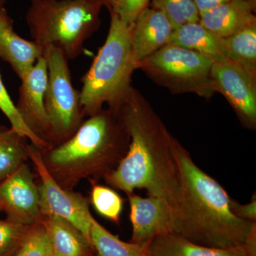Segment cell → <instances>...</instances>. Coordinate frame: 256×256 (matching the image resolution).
Masks as SVG:
<instances>
[{"label": "cell", "mask_w": 256, "mask_h": 256, "mask_svg": "<svg viewBox=\"0 0 256 256\" xmlns=\"http://www.w3.org/2000/svg\"><path fill=\"white\" fill-rule=\"evenodd\" d=\"M130 141L127 153L108 174L111 188L130 194L144 190L174 206L181 190L174 138L139 90L132 87L118 111Z\"/></svg>", "instance_id": "6da1fadb"}, {"label": "cell", "mask_w": 256, "mask_h": 256, "mask_svg": "<svg viewBox=\"0 0 256 256\" xmlns=\"http://www.w3.org/2000/svg\"><path fill=\"white\" fill-rule=\"evenodd\" d=\"M174 144L181 190L173 207L171 234L197 245L256 256V222L234 215L226 190L194 162L176 138Z\"/></svg>", "instance_id": "7a4b0ae2"}, {"label": "cell", "mask_w": 256, "mask_h": 256, "mask_svg": "<svg viewBox=\"0 0 256 256\" xmlns=\"http://www.w3.org/2000/svg\"><path fill=\"white\" fill-rule=\"evenodd\" d=\"M130 138L118 112L108 108L84 120L70 139L41 150L47 170L60 186L74 190L82 180L110 174L127 153Z\"/></svg>", "instance_id": "3957f363"}, {"label": "cell", "mask_w": 256, "mask_h": 256, "mask_svg": "<svg viewBox=\"0 0 256 256\" xmlns=\"http://www.w3.org/2000/svg\"><path fill=\"white\" fill-rule=\"evenodd\" d=\"M106 42L82 78L80 100L84 116L98 114L106 104L117 112L132 88L137 69L133 58L131 28L114 12Z\"/></svg>", "instance_id": "277c9868"}, {"label": "cell", "mask_w": 256, "mask_h": 256, "mask_svg": "<svg viewBox=\"0 0 256 256\" xmlns=\"http://www.w3.org/2000/svg\"><path fill=\"white\" fill-rule=\"evenodd\" d=\"M102 8L96 0H31L26 22L32 40L44 50L55 47L74 60L98 30Z\"/></svg>", "instance_id": "5b68a950"}, {"label": "cell", "mask_w": 256, "mask_h": 256, "mask_svg": "<svg viewBox=\"0 0 256 256\" xmlns=\"http://www.w3.org/2000/svg\"><path fill=\"white\" fill-rule=\"evenodd\" d=\"M213 64L206 56L168 44L141 62L138 68L174 94L192 92L208 99L216 92L210 79Z\"/></svg>", "instance_id": "8992f818"}, {"label": "cell", "mask_w": 256, "mask_h": 256, "mask_svg": "<svg viewBox=\"0 0 256 256\" xmlns=\"http://www.w3.org/2000/svg\"><path fill=\"white\" fill-rule=\"evenodd\" d=\"M44 57L48 68L44 105L50 128V144L53 146L70 139L85 116L80 105V92L72 84L68 58L53 46L45 48Z\"/></svg>", "instance_id": "52a82bcc"}, {"label": "cell", "mask_w": 256, "mask_h": 256, "mask_svg": "<svg viewBox=\"0 0 256 256\" xmlns=\"http://www.w3.org/2000/svg\"><path fill=\"white\" fill-rule=\"evenodd\" d=\"M28 160L40 178L38 190L42 216H57L78 228L92 244L90 228L92 216L88 200L80 193L62 188L52 176L42 158L41 149L28 144Z\"/></svg>", "instance_id": "ba28073f"}, {"label": "cell", "mask_w": 256, "mask_h": 256, "mask_svg": "<svg viewBox=\"0 0 256 256\" xmlns=\"http://www.w3.org/2000/svg\"><path fill=\"white\" fill-rule=\"evenodd\" d=\"M210 79L216 92L228 101L242 126L256 128V76L236 62L227 58L214 62Z\"/></svg>", "instance_id": "9c48e42d"}, {"label": "cell", "mask_w": 256, "mask_h": 256, "mask_svg": "<svg viewBox=\"0 0 256 256\" xmlns=\"http://www.w3.org/2000/svg\"><path fill=\"white\" fill-rule=\"evenodd\" d=\"M0 212L8 220L25 226L41 222L40 190L28 163L0 182Z\"/></svg>", "instance_id": "30bf717a"}, {"label": "cell", "mask_w": 256, "mask_h": 256, "mask_svg": "<svg viewBox=\"0 0 256 256\" xmlns=\"http://www.w3.org/2000/svg\"><path fill=\"white\" fill-rule=\"evenodd\" d=\"M21 82L16 110L28 129L50 144V128L44 105L48 68L44 55Z\"/></svg>", "instance_id": "8fae6325"}, {"label": "cell", "mask_w": 256, "mask_h": 256, "mask_svg": "<svg viewBox=\"0 0 256 256\" xmlns=\"http://www.w3.org/2000/svg\"><path fill=\"white\" fill-rule=\"evenodd\" d=\"M127 196L132 224L131 242L148 248L158 236L171 233L173 208L168 202L158 197H142L134 193Z\"/></svg>", "instance_id": "7c38bea8"}, {"label": "cell", "mask_w": 256, "mask_h": 256, "mask_svg": "<svg viewBox=\"0 0 256 256\" xmlns=\"http://www.w3.org/2000/svg\"><path fill=\"white\" fill-rule=\"evenodd\" d=\"M173 28L161 12L148 6L131 28L132 54L137 68L141 62L169 43Z\"/></svg>", "instance_id": "4fadbf2b"}, {"label": "cell", "mask_w": 256, "mask_h": 256, "mask_svg": "<svg viewBox=\"0 0 256 256\" xmlns=\"http://www.w3.org/2000/svg\"><path fill=\"white\" fill-rule=\"evenodd\" d=\"M44 52L33 40L20 36L6 10L0 8V58L11 66L20 80L28 76Z\"/></svg>", "instance_id": "5bb4252c"}, {"label": "cell", "mask_w": 256, "mask_h": 256, "mask_svg": "<svg viewBox=\"0 0 256 256\" xmlns=\"http://www.w3.org/2000/svg\"><path fill=\"white\" fill-rule=\"evenodd\" d=\"M256 1L233 0L200 14V22L222 38H226L256 22Z\"/></svg>", "instance_id": "9a60e30c"}, {"label": "cell", "mask_w": 256, "mask_h": 256, "mask_svg": "<svg viewBox=\"0 0 256 256\" xmlns=\"http://www.w3.org/2000/svg\"><path fill=\"white\" fill-rule=\"evenodd\" d=\"M40 222L48 234L54 256H96L90 242L73 224L50 216H44Z\"/></svg>", "instance_id": "2e32d148"}, {"label": "cell", "mask_w": 256, "mask_h": 256, "mask_svg": "<svg viewBox=\"0 0 256 256\" xmlns=\"http://www.w3.org/2000/svg\"><path fill=\"white\" fill-rule=\"evenodd\" d=\"M194 50L214 62L226 60L224 38L218 36L200 22L186 24L173 30L169 43Z\"/></svg>", "instance_id": "e0dca14e"}, {"label": "cell", "mask_w": 256, "mask_h": 256, "mask_svg": "<svg viewBox=\"0 0 256 256\" xmlns=\"http://www.w3.org/2000/svg\"><path fill=\"white\" fill-rule=\"evenodd\" d=\"M149 256H249L244 252L197 245L174 234L156 236L148 246Z\"/></svg>", "instance_id": "ac0fdd59"}, {"label": "cell", "mask_w": 256, "mask_h": 256, "mask_svg": "<svg viewBox=\"0 0 256 256\" xmlns=\"http://www.w3.org/2000/svg\"><path fill=\"white\" fill-rule=\"evenodd\" d=\"M226 54L256 76V22L224 38Z\"/></svg>", "instance_id": "d6986e66"}, {"label": "cell", "mask_w": 256, "mask_h": 256, "mask_svg": "<svg viewBox=\"0 0 256 256\" xmlns=\"http://www.w3.org/2000/svg\"><path fill=\"white\" fill-rule=\"evenodd\" d=\"M26 140L12 128L0 126V182L28 162Z\"/></svg>", "instance_id": "ffe728a7"}, {"label": "cell", "mask_w": 256, "mask_h": 256, "mask_svg": "<svg viewBox=\"0 0 256 256\" xmlns=\"http://www.w3.org/2000/svg\"><path fill=\"white\" fill-rule=\"evenodd\" d=\"M90 240L96 256H149L148 248L124 242L92 218Z\"/></svg>", "instance_id": "44dd1931"}, {"label": "cell", "mask_w": 256, "mask_h": 256, "mask_svg": "<svg viewBox=\"0 0 256 256\" xmlns=\"http://www.w3.org/2000/svg\"><path fill=\"white\" fill-rule=\"evenodd\" d=\"M90 202L96 212L114 223L119 224L124 210V200L114 188L90 180Z\"/></svg>", "instance_id": "7402d4cb"}, {"label": "cell", "mask_w": 256, "mask_h": 256, "mask_svg": "<svg viewBox=\"0 0 256 256\" xmlns=\"http://www.w3.org/2000/svg\"><path fill=\"white\" fill-rule=\"evenodd\" d=\"M151 8L159 10L173 28L200 22V14L194 0H151Z\"/></svg>", "instance_id": "603a6c76"}, {"label": "cell", "mask_w": 256, "mask_h": 256, "mask_svg": "<svg viewBox=\"0 0 256 256\" xmlns=\"http://www.w3.org/2000/svg\"><path fill=\"white\" fill-rule=\"evenodd\" d=\"M0 110L6 116L11 124V128L18 134L28 139L34 146L41 150L50 148V144L46 141L38 138L34 133L32 132L26 124L24 122L21 116L16 108V106L10 98L8 90L5 88L2 79L0 75Z\"/></svg>", "instance_id": "cb8c5ba5"}, {"label": "cell", "mask_w": 256, "mask_h": 256, "mask_svg": "<svg viewBox=\"0 0 256 256\" xmlns=\"http://www.w3.org/2000/svg\"><path fill=\"white\" fill-rule=\"evenodd\" d=\"M14 256H54L50 238L41 222L30 226Z\"/></svg>", "instance_id": "d4e9b609"}, {"label": "cell", "mask_w": 256, "mask_h": 256, "mask_svg": "<svg viewBox=\"0 0 256 256\" xmlns=\"http://www.w3.org/2000/svg\"><path fill=\"white\" fill-rule=\"evenodd\" d=\"M30 226L0 220V256H14Z\"/></svg>", "instance_id": "484cf974"}, {"label": "cell", "mask_w": 256, "mask_h": 256, "mask_svg": "<svg viewBox=\"0 0 256 256\" xmlns=\"http://www.w3.org/2000/svg\"><path fill=\"white\" fill-rule=\"evenodd\" d=\"M151 0H116L110 12L117 14L124 23L132 26L138 15L149 6Z\"/></svg>", "instance_id": "4316f807"}, {"label": "cell", "mask_w": 256, "mask_h": 256, "mask_svg": "<svg viewBox=\"0 0 256 256\" xmlns=\"http://www.w3.org/2000/svg\"><path fill=\"white\" fill-rule=\"evenodd\" d=\"M230 210L234 214L239 218L256 222V194H252V200L249 203L242 204L232 198L230 200Z\"/></svg>", "instance_id": "83f0119b"}, {"label": "cell", "mask_w": 256, "mask_h": 256, "mask_svg": "<svg viewBox=\"0 0 256 256\" xmlns=\"http://www.w3.org/2000/svg\"><path fill=\"white\" fill-rule=\"evenodd\" d=\"M230 1H233V0H194V2L198 8L200 14H201L207 10ZM254 1H256V0H254Z\"/></svg>", "instance_id": "f1b7e54d"}, {"label": "cell", "mask_w": 256, "mask_h": 256, "mask_svg": "<svg viewBox=\"0 0 256 256\" xmlns=\"http://www.w3.org/2000/svg\"><path fill=\"white\" fill-rule=\"evenodd\" d=\"M96 1L98 2L102 6H106L109 11H110L116 0H96Z\"/></svg>", "instance_id": "f546056e"}, {"label": "cell", "mask_w": 256, "mask_h": 256, "mask_svg": "<svg viewBox=\"0 0 256 256\" xmlns=\"http://www.w3.org/2000/svg\"><path fill=\"white\" fill-rule=\"evenodd\" d=\"M6 0H0V8H4V5L6 3Z\"/></svg>", "instance_id": "4dcf8cb0"}]
</instances>
